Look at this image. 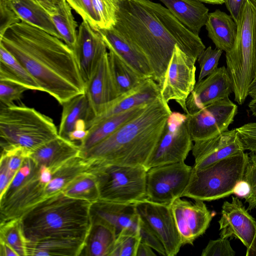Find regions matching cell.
<instances>
[{
	"mask_svg": "<svg viewBox=\"0 0 256 256\" xmlns=\"http://www.w3.org/2000/svg\"><path fill=\"white\" fill-rule=\"evenodd\" d=\"M0 44L60 104L85 93L74 51L60 38L20 21L0 36Z\"/></svg>",
	"mask_w": 256,
	"mask_h": 256,
	"instance_id": "obj_1",
	"label": "cell"
},
{
	"mask_svg": "<svg viewBox=\"0 0 256 256\" xmlns=\"http://www.w3.org/2000/svg\"><path fill=\"white\" fill-rule=\"evenodd\" d=\"M146 57L153 80L161 86L176 44L197 60L206 48L199 36L168 9L150 0H122L114 27Z\"/></svg>",
	"mask_w": 256,
	"mask_h": 256,
	"instance_id": "obj_2",
	"label": "cell"
},
{
	"mask_svg": "<svg viewBox=\"0 0 256 256\" xmlns=\"http://www.w3.org/2000/svg\"><path fill=\"white\" fill-rule=\"evenodd\" d=\"M172 112L168 103L161 96L138 115L80 154L88 161L146 168Z\"/></svg>",
	"mask_w": 256,
	"mask_h": 256,
	"instance_id": "obj_3",
	"label": "cell"
},
{
	"mask_svg": "<svg viewBox=\"0 0 256 256\" xmlns=\"http://www.w3.org/2000/svg\"><path fill=\"white\" fill-rule=\"evenodd\" d=\"M91 204L62 192L46 198L20 218L26 242L49 238L86 240L92 226Z\"/></svg>",
	"mask_w": 256,
	"mask_h": 256,
	"instance_id": "obj_4",
	"label": "cell"
},
{
	"mask_svg": "<svg viewBox=\"0 0 256 256\" xmlns=\"http://www.w3.org/2000/svg\"><path fill=\"white\" fill-rule=\"evenodd\" d=\"M58 136L53 120L34 108L24 105L1 106V150L20 147L31 153Z\"/></svg>",
	"mask_w": 256,
	"mask_h": 256,
	"instance_id": "obj_5",
	"label": "cell"
},
{
	"mask_svg": "<svg viewBox=\"0 0 256 256\" xmlns=\"http://www.w3.org/2000/svg\"><path fill=\"white\" fill-rule=\"evenodd\" d=\"M232 48L226 52V68L233 85L234 101L242 104L256 77V6L247 0L237 23Z\"/></svg>",
	"mask_w": 256,
	"mask_h": 256,
	"instance_id": "obj_6",
	"label": "cell"
},
{
	"mask_svg": "<svg viewBox=\"0 0 256 256\" xmlns=\"http://www.w3.org/2000/svg\"><path fill=\"white\" fill-rule=\"evenodd\" d=\"M248 154H236L202 169L192 166L189 182L182 197L210 202L229 196L236 184L244 180Z\"/></svg>",
	"mask_w": 256,
	"mask_h": 256,
	"instance_id": "obj_7",
	"label": "cell"
},
{
	"mask_svg": "<svg viewBox=\"0 0 256 256\" xmlns=\"http://www.w3.org/2000/svg\"><path fill=\"white\" fill-rule=\"evenodd\" d=\"M88 162V170L96 178L100 200L134 204L146 199L144 167Z\"/></svg>",
	"mask_w": 256,
	"mask_h": 256,
	"instance_id": "obj_8",
	"label": "cell"
},
{
	"mask_svg": "<svg viewBox=\"0 0 256 256\" xmlns=\"http://www.w3.org/2000/svg\"><path fill=\"white\" fill-rule=\"evenodd\" d=\"M48 172L32 158L24 160L4 194L0 196V222L20 218L45 200L44 190L50 182Z\"/></svg>",
	"mask_w": 256,
	"mask_h": 256,
	"instance_id": "obj_9",
	"label": "cell"
},
{
	"mask_svg": "<svg viewBox=\"0 0 256 256\" xmlns=\"http://www.w3.org/2000/svg\"><path fill=\"white\" fill-rule=\"evenodd\" d=\"M188 116L174 112L169 116L158 145L148 160L146 168L184 162L192 148Z\"/></svg>",
	"mask_w": 256,
	"mask_h": 256,
	"instance_id": "obj_10",
	"label": "cell"
},
{
	"mask_svg": "<svg viewBox=\"0 0 256 256\" xmlns=\"http://www.w3.org/2000/svg\"><path fill=\"white\" fill-rule=\"evenodd\" d=\"M192 170V166L184 162L150 168L146 176V200L170 205L176 198H182Z\"/></svg>",
	"mask_w": 256,
	"mask_h": 256,
	"instance_id": "obj_11",
	"label": "cell"
},
{
	"mask_svg": "<svg viewBox=\"0 0 256 256\" xmlns=\"http://www.w3.org/2000/svg\"><path fill=\"white\" fill-rule=\"evenodd\" d=\"M196 60L176 44L160 86L162 98L168 103L174 100L186 114V99L196 84Z\"/></svg>",
	"mask_w": 256,
	"mask_h": 256,
	"instance_id": "obj_12",
	"label": "cell"
},
{
	"mask_svg": "<svg viewBox=\"0 0 256 256\" xmlns=\"http://www.w3.org/2000/svg\"><path fill=\"white\" fill-rule=\"evenodd\" d=\"M237 113V105L228 98L186 114L192 140H206L228 130Z\"/></svg>",
	"mask_w": 256,
	"mask_h": 256,
	"instance_id": "obj_13",
	"label": "cell"
},
{
	"mask_svg": "<svg viewBox=\"0 0 256 256\" xmlns=\"http://www.w3.org/2000/svg\"><path fill=\"white\" fill-rule=\"evenodd\" d=\"M140 218L152 230L162 244L166 256H174L182 246L170 205L146 199L134 204Z\"/></svg>",
	"mask_w": 256,
	"mask_h": 256,
	"instance_id": "obj_14",
	"label": "cell"
},
{
	"mask_svg": "<svg viewBox=\"0 0 256 256\" xmlns=\"http://www.w3.org/2000/svg\"><path fill=\"white\" fill-rule=\"evenodd\" d=\"M182 244H193L208 228L214 214L204 202H194L181 199L175 200L170 204Z\"/></svg>",
	"mask_w": 256,
	"mask_h": 256,
	"instance_id": "obj_15",
	"label": "cell"
},
{
	"mask_svg": "<svg viewBox=\"0 0 256 256\" xmlns=\"http://www.w3.org/2000/svg\"><path fill=\"white\" fill-rule=\"evenodd\" d=\"M192 153L196 169L206 168L232 156L245 151L236 128L212 138L194 142Z\"/></svg>",
	"mask_w": 256,
	"mask_h": 256,
	"instance_id": "obj_16",
	"label": "cell"
},
{
	"mask_svg": "<svg viewBox=\"0 0 256 256\" xmlns=\"http://www.w3.org/2000/svg\"><path fill=\"white\" fill-rule=\"evenodd\" d=\"M218 222L220 238H236L246 248L250 246L256 233V220L238 196L224 202Z\"/></svg>",
	"mask_w": 256,
	"mask_h": 256,
	"instance_id": "obj_17",
	"label": "cell"
},
{
	"mask_svg": "<svg viewBox=\"0 0 256 256\" xmlns=\"http://www.w3.org/2000/svg\"><path fill=\"white\" fill-rule=\"evenodd\" d=\"M91 222H101L111 226L116 237L120 234L140 236V218L134 204H126L98 200L90 208Z\"/></svg>",
	"mask_w": 256,
	"mask_h": 256,
	"instance_id": "obj_18",
	"label": "cell"
},
{
	"mask_svg": "<svg viewBox=\"0 0 256 256\" xmlns=\"http://www.w3.org/2000/svg\"><path fill=\"white\" fill-rule=\"evenodd\" d=\"M233 85L226 67L218 68L198 81L186 100L188 114H192L217 101L229 98Z\"/></svg>",
	"mask_w": 256,
	"mask_h": 256,
	"instance_id": "obj_19",
	"label": "cell"
},
{
	"mask_svg": "<svg viewBox=\"0 0 256 256\" xmlns=\"http://www.w3.org/2000/svg\"><path fill=\"white\" fill-rule=\"evenodd\" d=\"M78 31L76 44L72 50L86 86L108 52L99 30L93 29L86 22L82 21Z\"/></svg>",
	"mask_w": 256,
	"mask_h": 256,
	"instance_id": "obj_20",
	"label": "cell"
},
{
	"mask_svg": "<svg viewBox=\"0 0 256 256\" xmlns=\"http://www.w3.org/2000/svg\"><path fill=\"white\" fill-rule=\"evenodd\" d=\"M85 94L93 118L106 112L120 97L112 76L108 52L102 58L92 77L86 84Z\"/></svg>",
	"mask_w": 256,
	"mask_h": 256,
	"instance_id": "obj_21",
	"label": "cell"
},
{
	"mask_svg": "<svg viewBox=\"0 0 256 256\" xmlns=\"http://www.w3.org/2000/svg\"><path fill=\"white\" fill-rule=\"evenodd\" d=\"M108 50L112 51L144 78H152L153 72L146 56L114 28L99 30Z\"/></svg>",
	"mask_w": 256,
	"mask_h": 256,
	"instance_id": "obj_22",
	"label": "cell"
},
{
	"mask_svg": "<svg viewBox=\"0 0 256 256\" xmlns=\"http://www.w3.org/2000/svg\"><path fill=\"white\" fill-rule=\"evenodd\" d=\"M161 96V88L158 84L152 78H146L135 89L120 96L106 112L94 118L88 124L87 128L113 115L150 104Z\"/></svg>",
	"mask_w": 256,
	"mask_h": 256,
	"instance_id": "obj_23",
	"label": "cell"
},
{
	"mask_svg": "<svg viewBox=\"0 0 256 256\" xmlns=\"http://www.w3.org/2000/svg\"><path fill=\"white\" fill-rule=\"evenodd\" d=\"M80 153L76 144L58 136L32 152L29 156L38 165L45 166L52 172Z\"/></svg>",
	"mask_w": 256,
	"mask_h": 256,
	"instance_id": "obj_24",
	"label": "cell"
},
{
	"mask_svg": "<svg viewBox=\"0 0 256 256\" xmlns=\"http://www.w3.org/2000/svg\"><path fill=\"white\" fill-rule=\"evenodd\" d=\"M185 26L196 35L199 36L206 25L208 9L199 0H159Z\"/></svg>",
	"mask_w": 256,
	"mask_h": 256,
	"instance_id": "obj_25",
	"label": "cell"
},
{
	"mask_svg": "<svg viewBox=\"0 0 256 256\" xmlns=\"http://www.w3.org/2000/svg\"><path fill=\"white\" fill-rule=\"evenodd\" d=\"M206 29L208 37L216 48L226 52L234 47L238 32V25L230 15L219 9L209 12Z\"/></svg>",
	"mask_w": 256,
	"mask_h": 256,
	"instance_id": "obj_26",
	"label": "cell"
},
{
	"mask_svg": "<svg viewBox=\"0 0 256 256\" xmlns=\"http://www.w3.org/2000/svg\"><path fill=\"white\" fill-rule=\"evenodd\" d=\"M148 104L140 106L113 115L92 126L88 129V134L80 144L81 153L97 144L124 124L138 115Z\"/></svg>",
	"mask_w": 256,
	"mask_h": 256,
	"instance_id": "obj_27",
	"label": "cell"
},
{
	"mask_svg": "<svg viewBox=\"0 0 256 256\" xmlns=\"http://www.w3.org/2000/svg\"><path fill=\"white\" fill-rule=\"evenodd\" d=\"M20 21L61 40L50 15L34 0H5Z\"/></svg>",
	"mask_w": 256,
	"mask_h": 256,
	"instance_id": "obj_28",
	"label": "cell"
},
{
	"mask_svg": "<svg viewBox=\"0 0 256 256\" xmlns=\"http://www.w3.org/2000/svg\"><path fill=\"white\" fill-rule=\"evenodd\" d=\"M85 240L74 238H49L26 244L27 256H80Z\"/></svg>",
	"mask_w": 256,
	"mask_h": 256,
	"instance_id": "obj_29",
	"label": "cell"
},
{
	"mask_svg": "<svg viewBox=\"0 0 256 256\" xmlns=\"http://www.w3.org/2000/svg\"><path fill=\"white\" fill-rule=\"evenodd\" d=\"M62 106L58 136L68 140L70 134L74 130L77 122L84 120L88 126L93 118V115L85 93L72 98Z\"/></svg>",
	"mask_w": 256,
	"mask_h": 256,
	"instance_id": "obj_30",
	"label": "cell"
},
{
	"mask_svg": "<svg viewBox=\"0 0 256 256\" xmlns=\"http://www.w3.org/2000/svg\"><path fill=\"white\" fill-rule=\"evenodd\" d=\"M116 238L111 226L101 222H92L80 256H110Z\"/></svg>",
	"mask_w": 256,
	"mask_h": 256,
	"instance_id": "obj_31",
	"label": "cell"
},
{
	"mask_svg": "<svg viewBox=\"0 0 256 256\" xmlns=\"http://www.w3.org/2000/svg\"><path fill=\"white\" fill-rule=\"evenodd\" d=\"M0 80L12 82L22 85L28 90L42 91L41 88L27 70L1 44H0Z\"/></svg>",
	"mask_w": 256,
	"mask_h": 256,
	"instance_id": "obj_32",
	"label": "cell"
},
{
	"mask_svg": "<svg viewBox=\"0 0 256 256\" xmlns=\"http://www.w3.org/2000/svg\"><path fill=\"white\" fill-rule=\"evenodd\" d=\"M108 56L112 76L120 96L134 90L145 80L112 51L108 50Z\"/></svg>",
	"mask_w": 256,
	"mask_h": 256,
	"instance_id": "obj_33",
	"label": "cell"
},
{
	"mask_svg": "<svg viewBox=\"0 0 256 256\" xmlns=\"http://www.w3.org/2000/svg\"><path fill=\"white\" fill-rule=\"evenodd\" d=\"M62 192L68 196L86 200L92 204L100 200L96 178L88 170L76 176Z\"/></svg>",
	"mask_w": 256,
	"mask_h": 256,
	"instance_id": "obj_34",
	"label": "cell"
},
{
	"mask_svg": "<svg viewBox=\"0 0 256 256\" xmlns=\"http://www.w3.org/2000/svg\"><path fill=\"white\" fill-rule=\"evenodd\" d=\"M66 0H63L56 13L50 15L52 20L60 34L61 40L73 50L76 46L78 24Z\"/></svg>",
	"mask_w": 256,
	"mask_h": 256,
	"instance_id": "obj_35",
	"label": "cell"
},
{
	"mask_svg": "<svg viewBox=\"0 0 256 256\" xmlns=\"http://www.w3.org/2000/svg\"><path fill=\"white\" fill-rule=\"evenodd\" d=\"M0 242L12 248L18 256H26V242L22 228L20 218L0 222Z\"/></svg>",
	"mask_w": 256,
	"mask_h": 256,
	"instance_id": "obj_36",
	"label": "cell"
},
{
	"mask_svg": "<svg viewBox=\"0 0 256 256\" xmlns=\"http://www.w3.org/2000/svg\"><path fill=\"white\" fill-rule=\"evenodd\" d=\"M122 0H92L98 19L100 30L110 29L114 27Z\"/></svg>",
	"mask_w": 256,
	"mask_h": 256,
	"instance_id": "obj_37",
	"label": "cell"
},
{
	"mask_svg": "<svg viewBox=\"0 0 256 256\" xmlns=\"http://www.w3.org/2000/svg\"><path fill=\"white\" fill-rule=\"evenodd\" d=\"M222 50L211 46L206 48L198 55L197 60L200 65V72L198 81L211 74L217 68Z\"/></svg>",
	"mask_w": 256,
	"mask_h": 256,
	"instance_id": "obj_38",
	"label": "cell"
},
{
	"mask_svg": "<svg viewBox=\"0 0 256 256\" xmlns=\"http://www.w3.org/2000/svg\"><path fill=\"white\" fill-rule=\"evenodd\" d=\"M246 166L244 180L250 187L249 194L244 198L248 204L247 210L251 211L256 208V152H250Z\"/></svg>",
	"mask_w": 256,
	"mask_h": 256,
	"instance_id": "obj_39",
	"label": "cell"
},
{
	"mask_svg": "<svg viewBox=\"0 0 256 256\" xmlns=\"http://www.w3.org/2000/svg\"><path fill=\"white\" fill-rule=\"evenodd\" d=\"M70 7L93 29L98 31L100 28L98 16L92 0H66Z\"/></svg>",
	"mask_w": 256,
	"mask_h": 256,
	"instance_id": "obj_40",
	"label": "cell"
},
{
	"mask_svg": "<svg viewBox=\"0 0 256 256\" xmlns=\"http://www.w3.org/2000/svg\"><path fill=\"white\" fill-rule=\"evenodd\" d=\"M140 236L120 234L117 236L110 256H136Z\"/></svg>",
	"mask_w": 256,
	"mask_h": 256,
	"instance_id": "obj_41",
	"label": "cell"
},
{
	"mask_svg": "<svg viewBox=\"0 0 256 256\" xmlns=\"http://www.w3.org/2000/svg\"><path fill=\"white\" fill-rule=\"evenodd\" d=\"M28 90L19 84L6 80H0V102L1 106H8L14 102L20 100L24 92Z\"/></svg>",
	"mask_w": 256,
	"mask_h": 256,
	"instance_id": "obj_42",
	"label": "cell"
},
{
	"mask_svg": "<svg viewBox=\"0 0 256 256\" xmlns=\"http://www.w3.org/2000/svg\"><path fill=\"white\" fill-rule=\"evenodd\" d=\"M236 252L228 238L210 240L202 250V256H234Z\"/></svg>",
	"mask_w": 256,
	"mask_h": 256,
	"instance_id": "obj_43",
	"label": "cell"
},
{
	"mask_svg": "<svg viewBox=\"0 0 256 256\" xmlns=\"http://www.w3.org/2000/svg\"><path fill=\"white\" fill-rule=\"evenodd\" d=\"M236 130L245 150L256 152V122L246 123Z\"/></svg>",
	"mask_w": 256,
	"mask_h": 256,
	"instance_id": "obj_44",
	"label": "cell"
},
{
	"mask_svg": "<svg viewBox=\"0 0 256 256\" xmlns=\"http://www.w3.org/2000/svg\"><path fill=\"white\" fill-rule=\"evenodd\" d=\"M140 242L148 244L163 256H166L164 247L152 230L140 218Z\"/></svg>",
	"mask_w": 256,
	"mask_h": 256,
	"instance_id": "obj_45",
	"label": "cell"
},
{
	"mask_svg": "<svg viewBox=\"0 0 256 256\" xmlns=\"http://www.w3.org/2000/svg\"><path fill=\"white\" fill-rule=\"evenodd\" d=\"M20 21L5 0H0V36L11 26Z\"/></svg>",
	"mask_w": 256,
	"mask_h": 256,
	"instance_id": "obj_46",
	"label": "cell"
},
{
	"mask_svg": "<svg viewBox=\"0 0 256 256\" xmlns=\"http://www.w3.org/2000/svg\"><path fill=\"white\" fill-rule=\"evenodd\" d=\"M13 178L9 172L6 158L1 156L0 160V196L6 192Z\"/></svg>",
	"mask_w": 256,
	"mask_h": 256,
	"instance_id": "obj_47",
	"label": "cell"
},
{
	"mask_svg": "<svg viewBox=\"0 0 256 256\" xmlns=\"http://www.w3.org/2000/svg\"><path fill=\"white\" fill-rule=\"evenodd\" d=\"M247 0H224L227 10L237 24Z\"/></svg>",
	"mask_w": 256,
	"mask_h": 256,
	"instance_id": "obj_48",
	"label": "cell"
},
{
	"mask_svg": "<svg viewBox=\"0 0 256 256\" xmlns=\"http://www.w3.org/2000/svg\"><path fill=\"white\" fill-rule=\"evenodd\" d=\"M50 16L56 12L63 0H34Z\"/></svg>",
	"mask_w": 256,
	"mask_h": 256,
	"instance_id": "obj_49",
	"label": "cell"
},
{
	"mask_svg": "<svg viewBox=\"0 0 256 256\" xmlns=\"http://www.w3.org/2000/svg\"><path fill=\"white\" fill-rule=\"evenodd\" d=\"M250 187L246 180L239 182L235 186L233 194L238 197L245 198L250 193Z\"/></svg>",
	"mask_w": 256,
	"mask_h": 256,
	"instance_id": "obj_50",
	"label": "cell"
},
{
	"mask_svg": "<svg viewBox=\"0 0 256 256\" xmlns=\"http://www.w3.org/2000/svg\"><path fill=\"white\" fill-rule=\"evenodd\" d=\"M152 248L148 244L140 242L136 250V256H154L156 254Z\"/></svg>",
	"mask_w": 256,
	"mask_h": 256,
	"instance_id": "obj_51",
	"label": "cell"
},
{
	"mask_svg": "<svg viewBox=\"0 0 256 256\" xmlns=\"http://www.w3.org/2000/svg\"><path fill=\"white\" fill-rule=\"evenodd\" d=\"M0 256H18V254L9 246L0 242Z\"/></svg>",
	"mask_w": 256,
	"mask_h": 256,
	"instance_id": "obj_52",
	"label": "cell"
},
{
	"mask_svg": "<svg viewBox=\"0 0 256 256\" xmlns=\"http://www.w3.org/2000/svg\"><path fill=\"white\" fill-rule=\"evenodd\" d=\"M246 256H256V233L250 246L246 248Z\"/></svg>",
	"mask_w": 256,
	"mask_h": 256,
	"instance_id": "obj_53",
	"label": "cell"
},
{
	"mask_svg": "<svg viewBox=\"0 0 256 256\" xmlns=\"http://www.w3.org/2000/svg\"><path fill=\"white\" fill-rule=\"evenodd\" d=\"M251 98L252 100L248 104V107L252 115L256 116V95Z\"/></svg>",
	"mask_w": 256,
	"mask_h": 256,
	"instance_id": "obj_54",
	"label": "cell"
},
{
	"mask_svg": "<svg viewBox=\"0 0 256 256\" xmlns=\"http://www.w3.org/2000/svg\"><path fill=\"white\" fill-rule=\"evenodd\" d=\"M256 95V77L252 81L249 90L248 96L252 97Z\"/></svg>",
	"mask_w": 256,
	"mask_h": 256,
	"instance_id": "obj_55",
	"label": "cell"
},
{
	"mask_svg": "<svg viewBox=\"0 0 256 256\" xmlns=\"http://www.w3.org/2000/svg\"><path fill=\"white\" fill-rule=\"evenodd\" d=\"M200 1L212 4H224V0H199Z\"/></svg>",
	"mask_w": 256,
	"mask_h": 256,
	"instance_id": "obj_56",
	"label": "cell"
},
{
	"mask_svg": "<svg viewBox=\"0 0 256 256\" xmlns=\"http://www.w3.org/2000/svg\"><path fill=\"white\" fill-rule=\"evenodd\" d=\"M256 6V0H250Z\"/></svg>",
	"mask_w": 256,
	"mask_h": 256,
	"instance_id": "obj_57",
	"label": "cell"
}]
</instances>
